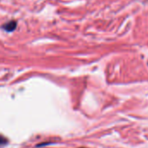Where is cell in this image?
<instances>
[{
    "label": "cell",
    "instance_id": "obj_2",
    "mask_svg": "<svg viewBox=\"0 0 148 148\" xmlns=\"http://www.w3.org/2000/svg\"><path fill=\"white\" fill-rule=\"evenodd\" d=\"M7 142H8V140L5 137L0 135V145H5Z\"/></svg>",
    "mask_w": 148,
    "mask_h": 148
},
{
    "label": "cell",
    "instance_id": "obj_3",
    "mask_svg": "<svg viewBox=\"0 0 148 148\" xmlns=\"http://www.w3.org/2000/svg\"><path fill=\"white\" fill-rule=\"evenodd\" d=\"M81 148H83V147H81Z\"/></svg>",
    "mask_w": 148,
    "mask_h": 148
},
{
    "label": "cell",
    "instance_id": "obj_1",
    "mask_svg": "<svg viewBox=\"0 0 148 148\" xmlns=\"http://www.w3.org/2000/svg\"><path fill=\"white\" fill-rule=\"evenodd\" d=\"M2 28L5 31V32H12L13 31H15V29L17 28V21L15 20H12V21H9L7 23H5Z\"/></svg>",
    "mask_w": 148,
    "mask_h": 148
}]
</instances>
